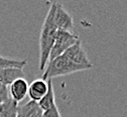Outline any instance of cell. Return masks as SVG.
<instances>
[{
    "label": "cell",
    "instance_id": "cell-1",
    "mask_svg": "<svg viewBox=\"0 0 127 117\" xmlns=\"http://www.w3.org/2000/svg\"><path fill=\"white\" fill-rule=\"evenodd\" d=\"M56 6H57V2H53L51 4V7L44 18L40 30V37H39V70L40 71H44L46 64L49 62L50 53L54 45L56 35L58 31L54 21Z\"/></svg>",
    "mask_w": 127,
    "mask_h": 117
},
{
    "label": "cell",
    "instance_id": "cell-2",
    "mask_svg": "<svg viewBox=\"0 0 127 117\" xmlns=\"http://www.w3.org/2000/svg\"><path fill=\"white\" fill-rule=\"evenodd\" d=\"M90 70L87 67L76 65L72 63L67 57L64 55L47 62L46 67L42 74V80H53V78L57 77H62V76H67L76 72H81V71H86Z\"/></svg>",
    "mask_w": 127,
    "mask_h": 117
},
{
    "label": "cell",
    "instance_id": "cell-3",
    "mask_svg": "<svg viewBox=\"0 0 127 117\" xmlns=\"http://www.w3.org/2000/svg\"><path fill=\"white\" fill-rule=\"evenodd\" d=\"M79 41V36L75 35L73 31H63L58 30L54 45L51 49L49 62L65 54L68 48Z\"/></svg>",
    "mask_w": 127,
    "mask_h": 117
},
{
    "label": "cell",
    "instance_id": "cell-4",
    "mask_svg": "<svg viewBox=\"0 0 127 117\" xmlns=\"http://www.w3.org/2000/svg\"><path fill=\"white\" fill-rule=\"evenodd\" d=\"M64 56L67 57L72 63H74L76 65L84 66L89 69L93 68V64L90 62V60L87 56V53L85 52V49L82 46V43L80 40L76 42L74 45H72L70 48H68L65 52V54H64Z\"/></svg>",
    "mask_w": 127,
    "mask_h": 117
},
{
    "label": "cell",
    "instance_id": "cell-5",
    "mask_svg": "<svg viewBox=\"0 0 127 117\" xmlns=\"http://www.w3.org/2000/svg\"><path fill=\"white\" fill-rule=\"evenodd\" d=\"M54 21H55V25L58 30H63V31L73 30L74 20H73L72 15L59 2H57L56 11L54 15Z\"/></svg>",
    "mask_w": 127,
    "mask_h": 117
},
{
    "label": "cell",
    "instance_id": "cell-6",
    "mask_svg": "<svg viewBox=\"0 0 127 117\" xmlns=\"http://www.w3.org/2000/svg\"><path fill=\"white\" fill-rule=\"evenodd\" d=\"M28 86H29L28 83L24 78H19L17 80H15L8 87L10 98L17 104L23 101L28 93Z\"/></svg>",
    "mask_w": 127,
    "mask_h": 117
},
{
    "label": "cell",
    "instance_id": "cell-7",
    "mask_svg": "<svg viewBox=\"0 0 127 117\" xmlns=\"http://www.w3.org/2000/svg\"><path fill=\"white\" fill-rule=\"evenodd\" d=\"M47 92V82L42 79H35L28 86V97L30 101L38 102Z\"/></svg>",
    "mask_w": 127,
    "mask_h": 117
},
{
    "label": "cell",
    "instance_id": "cell-8",
    "mask_svg": "<svg viewBox=\"0 0 127 117\" xmlns=\"http://www.w3.org/2000/svg\"><path fill=\"white\" fill-rule=\"evenodd\" d=\"M19 78H23L22 69H17V68L0 69V84H3L9 87L15 80Z\"/></svg>",
    "mask_w": 127,
    "mask_h": 117
},
{
    "label": "cell",
    "instance_id": "cell-9",
    "mask_svg": "<svg viewBox=\"0 0 127 117\" xmlns=\"http://www.w3.org/2000/svg\"><path fill=\"white\" fill-rule=\"evenodd\" d=\"M42 111L36 102L28 101L27 103L18 106L16 117H41Z\"/></svg>",
    "mask_w": 127,
    "mask_h": 117
},
{
    "label": "cell",
    "instance_id": "cell-10",
    "mask_svg": "<svg viewBox=\"0 0 127 117\" xmlns=\"http://www.w3.org/2000/svg\"><path fill=\"white\" fill-rule=\"evenodd\" d=\"M47 82V92L46 94L37 102L38 107L41 111H45L47 109L52 108L56 105V100H55V91L53 86V81L52 80H46Z\"/></svg>",
    "mask_w": 127,
    "mask_h": 117
},
{
    "label": "cell",
    "instance_id": "cell-11",
    "mask_svg": "<svg viewBox=\"0 0 127 117\" xmlns=\"http://www.w3.org/2000/svg\"><path fill=\"white\" fill-rule=\"evenodd\" d=\"M18 104L9 99L7 102L0 104V117H16Z\"/></svg>",
    "mask_w": 127,
    "mask_h": 117
},
{
    "label": "cell",
    "instance_id": "cell-12",
    "mask_svg": "<svg viewBox=\"0 0 127 117\" xmlns=\"http://www.w3.org/2000/svg\"><path fill=\"white\" fill-rule=\"evenodd\" d=\"M27 64L26 61H19V60H12L8 58H4L0 56V69L5 68H17L23 69V67Z\"/></svg>",
    "mask_w": 127,
    "mask_h": 117
},
{
    "label": "cell",
    "instance_id": "cell-13",
    "mask_svg": "<svg viewBox=\"0 0 127 117\" xmlns=\"http://www.w3.org/2000/svg\"><path fill=\"white\" fill-rule=\"evenodd\" d=\"M10 98L9 88L3 84H0V104L7 102Z\"/></svg>",
    "mask_w": 127,
    "mask_h": 117
},
{
    "label": "cell",
    "instance_id": "cell-14",
    "mask_svg": "<svg viewBox=\"0 0 127 117\" xmlns=\"http://www.w3.org/2000/svg\"><path fill=\"white\" fill-rule=\"evenodd\" d=\"M41 117H62V115H61L60 110H59V108H58V106L56 104L52 108L47 109L45 111H42Z\"/></svg>",
    "mask_w": 127,
    "mask_h": 117
}]
</instances>
